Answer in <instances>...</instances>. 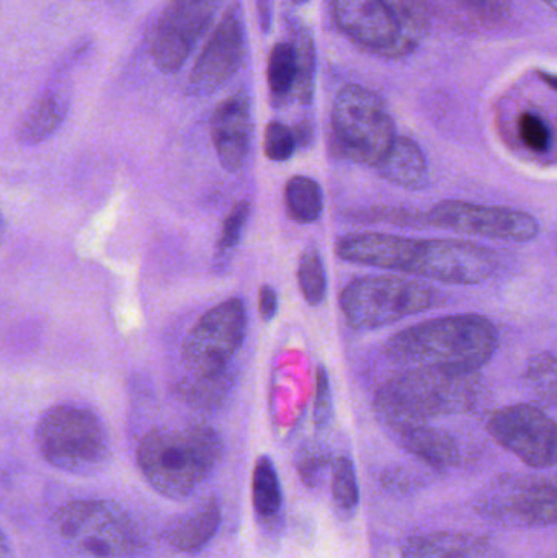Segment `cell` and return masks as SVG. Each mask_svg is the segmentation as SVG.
Listing matches in <instances>:
<instances>
[{"label":"cell","instance_id":"obj_1","mask_svg":"<svg viewBox=\"0 0 557 558\" xmlns=\"http://www.w3.org/2000/svg\"><path fill=\"white\" fill-rule=\"evenodd\" d=\"M340 260L448 284H480L499 267L486 245L453 239H409L385 232H355L337 241Z\"/></svg>","mask_w":557,"mask_h":558},{"label":"cell","instance_id":"obj_2","mask_svg":"<svg viewBox=\"0 0 557 558\" xmlns=\"http://www.w3.org/2000/svg\"><path fill=\"white\" fill-rule=\"evenodd\" d=\"M499 344L496 325L477 314L447 315L404 328L385 344L391 363L404 367L480 371Z\"/></svg>","mask_w":557,"mask_h":558},{"label":"cell","instance_id":"obj_3","mask_svg":"<svg viewBox=\"0 0 557 558\" xmlns=\"http://www.w3.org/2000/svg\"><path fill=\"white\" fill-rule=\"evenodd\" d=\"M480 392V371L408 367L378 387L375 409L379 418L396 432L438 416L471 412Z\"/></svg>","mask_w":557,"mask_h":558},{"label":"cell","instance_id":"obj_4","mask_svg":"<svg viewBox=\"0 0 557 558\" xmlns=\"http://www.w3.org/2000/svg\"><path fill=\"white\" fill-rule=\"evenodd\" d=\"M221 436L206 425L153 429L137 446L136 464L147 484L169 500H185L221 461Z\"/></svg>","mask_w":557,"mask_h":558},{"label":"cell","instance_id":"obj_5","mask_svg":"<svg viewBox=\"0 0 557 558\" xmlns=\"http://www.w3.org/2000/svg\"><path fill=\"white\" fill-rule=\"evenodd\" d=\"M432 0H332L337 28L363 51L386 59L414 52L431 32Z\"/></svg>","mask_w":557,"mask_h":558},{"label":"cell","instance_id":"obj_6","mask_svg":"<svg viewBox=\"0 0 557 558\" xmlns=\"http://www.w3.org/2000/svg\"><path fill=\"white\" fill-rule=\"evenodd\" d=\"M52 534L61 558H137L143 550L130 514L108 500H74L59 508Z\"/></svg>","mask_w":557,"mask_h":558},{"label":"cell","instance_id":"obj_7","mask_svg":"<svg viewBox=\"0 0 557 558\" xmlns=\"http://www.w3.org/2000/svg\"><path fill=\"white\" fill-rule=\"evenodd\" d=\"M35 441L41 458L65 474H97L110 458L104 423L81 405L49 409L36 425Z\"/></svg>","mask_w":557,"mask_h":558},{"label":"cell","instance_id":"obj_8","mask_svg":"<svg viewBox=\"0 0 557 558\" xmlns=\"http://www.w3.org/2000/svg\"><path fill=\"white\" fill-rule=\"evenodd\" d=\"M441 301L437 289L417 279L373 275L353 279L340 294V311L355 330H375L424 314Z\"/></svg>","mask_w":557,"mask_h":558},{"label":"cell","instance_id":"obj_9","mask_svg":"<svg viewBox=\"0 0 557 558\" xmlns=\"http://www.w3.org/2000/svg\"><path fill=\"white\" fill-rule=\"evenodd\" d=\"M337 153L360 166L376 167L396 141V124L385 101L362 85H347L332 110Z\"/></svg>","mask_w":557,"mask_h":558},{"label":"cell","instance_id":"obj_10","mask_svg":"<svg viewBox=\"0 0 557 558\" xmlns=\"http://www.w3.org/2000/svg\"><path fill=\"white\" fill-rule=\"evenodd\" d=\"M247 307L239 298L209 308L193 325L182 344V360L192 376H208L229 369L247 333Z\"/></svg>","mask_w":557,"mask_h":558},{"label":"cell","instance_id":"obj_11","mask_svg":"<svg viewBox=\"0 0 557 558\" xmlns=\"http://www.w3.org/2000/svg\"><path fill=\"white\" fill-rule=\"evenodd\" d=\"M422 226L510 242H530L540 232L538 221L522 209L476 205L460 199H448L422 211Z\"/></svg>","mask_w":557,"mask_h":558},{"label":"cell","instance_id":"obj_12","mask_svg":"<svg viewBox=\"0 0 557 558\" xmlns=\"http://www.w3.org/2000/svg\"><path fill=\"white\" fill-rule=\"evenodd\" d=\"M222 0H169L153 36L150 58L162 74H175L189 61Z\"/></svg>","mask_w":557,"mask_h":558},{"label":"cell","instance_id":"obj_13","mask_svg":"<svg viewBox=\"0 0 557 558\" xmlns=\"http://www.w3.org/2000/svg\"><path fill=\"white\" fill-rule=\"evenodd\" d=\"M487 432L502 448L530 468L555 465L556 423L545 410L530 403L504 407L491 416Z\"/></svg>","mask_w":557,"mask_h":558},{"label":"cell","instance_id":"obj_14","mask_svg":"<svg viewBox=\"0 0 557 558\" xmlns=\"http://www.w3.org/2000/svg\"><path fill=\"white\" fill-rule=\"evenodd\" d=\"M245 58V29L241 7L232 3L213 29L189 75V94L205 97L226 84Z\"/></svg>","mask_w":557,"mask_h":558},{"label":"cell","instance_id":"obj_15","mask_svg":"<svg viewBox=\"0 0 557 558\" xmlns=\"http://www.w3.org/2000/svg\"><path fill=\"white\" fill-rule=\"evenodd\" d=\"M268 87L275 101L294 97L310 101L314 85V46L306 33L293 41L277 43L268 58Z\"/></svg>","mask_w":557,"mask_h":558},{"label":"cell","instance_id":"obj_16","mask_svg":"<svg viewBox=\"0 0 557 558\" xmlns=\"http://www.w3.org/2000/svg\"><path fill=\"white\" fill-rule=\"evenodd\" d=\"M211 140L219 162L228 172L244 167L252 144L251 100L245 92H238L218 105L211 117Z\"/></svg>","mask_w":557,"mask_h":558},{"label":"cell","instance_id":"obj_17","mask_svg":"<svg viewBox=\"0 0 557 558\" xmlns=\"http://www.w3.org/2000/svg\"><path fill=\"white\" fill-rule=\"evenodd\" d=\"M494 495L489 510L497 517L512 518L529 526H553L556 523V485L552 481H517L502 485Z\"/></svg>","mask_w":557,"mask_h":558},{"label":"cell","instance_id":"obj_18","mask_svg":"<svg viewBox=\"0 0 557 558\" xmlns=\"http://www.w3.org/2000/svg\"><path fill=\"white\" fill-rule=\"evenodd\" d=\"M71 64L62 65L56 77L49 82L41 95L36 98L19 126V143L36 146L52 136L68 117L71 108L72 88L69 84Z\"/></svg>","mask_w":557,"mask_h":558},{"label":"cell","instance_id":"obj_19","mask_svg":"<svg viewBox=\"0 0 557 558\" xmlns=\"http://www.w3.org/2000/svg\"><path fill=\"white\" fill-rule=\"evenodd\" d=\"M444 19L464 33H489L506 25L513 0H434Z\"/></svg>","mask_w":557,"mask_h":558},{"label":"cell","instance_id":"obj_20","mask_svg":"<svg viewBox=\"0 0 557 558\" xmlns=\"http://www.w3.org/2000/svg\"><path fill=\"white\" fill-rule=\"evenodd\" d=\"M401 558H504L486 537L464 533H434L412 539Z\"/></svg>","mask_w":557,"mask_h":558},{"label":"cell","instance_id":"obj_21","mask_svg":"<svg viewBox=\"0 0 557 558\" xmlns=\"http://www.w3.org/2000/svg\"><path fill=\"white\" fill-rule=\"evenodd\" d=\"M219 524H221V508L215 498H209L192 513L173 520L164 531V539L180 553H196L215 537Z\"/></svg>","mask_w":557,"mask_h":558},{"label":"cell","instance_id":"obj_22","mask_svg":"<svg viewBox=\"0 0 557 558\" xmlns=\"http://www.w3.org/2000/svg\"><path fill=\"white\" fill-rule=\"evenodd\" d=\"M379 175L405 190H424L428 185V163L415 141L396 137L391 149L376 166Z\"/></svg>","mask_w":557,"mask_h":558},{"label":"cell","instance_id":"obj_23","mask_svg":"<svg viewBox=\"0 0 557 558\" xmlns=\"http://www.w3.org/2000/svg\"><path fill=\"white\" fill-rule=\"evenodd\" d=\"M396 433H398L399 441L404 446L405 451L411 452L421 461L427 462L432 468L448 469L460 462V448H458L457 439L445 429L421 423V425L396 429Z\"/></svg>","mask_w":557,"mask_h":558},{"label":"cell","instance_id":"obj_24","mask_svg":"<svg viewBox=\"0 0 557 558\" xmlns=\"http://www.w3.org/2000/svg\"><path fill=\"white\" fill-rule=\"evenodd\" d=\"M231 387L232 374L226 369L208 376H190V379L180 384L177 393L193 409L215 410L226 402Z\"/></svg>","mask_w":557,"mask_h":558},{"label":"cell","instance_id":"obj_25","mask_svg":"<svg viewBox=\"0 0 557 558\" xmlns=\"http://www.w3.org/2000/svg\"><path fill=\"white\" fill-rule=\"evenodd\" d=\"M284 205L294 221L313 225L323 216V189L311 177L294 175L284 186Z\"/></svg>","mask_w":557,"mask_h":558},{"label":"cell","instance_id":"obj_26","mask_svg":"<svg viewBox=\"0 0 557 558\" xmlns=\"http://www.w3.org/2000/svg\"><path fill=\"white\" fill-rule=\"evenodd\" d=\"M281 485L274 461L262 456L254 469V507L262 518L277 517L281 508Z\"/></svg>","mask_w":557,"mask_h":558},{"label":"cell","instance_id":"obj_27","mask_svg":"<svg viewBox=\"0 0 557 558\" xmlns=\"http://www.w3.org/2000/svg\"><path fill=\"white\" fill-rule=\"evenodd\" d=\"M298 282L304 301L310 305H320L326 301L327 274L323 257L317 248L311 247L301 255L298 267Z\"/></svg>","mask_w":557,"mask_h":558},{"label":"cell","instance_id":"obj_28","mask_svg":"<svg viewBox=\"0 0 557 558\" xmlns=\"http://www.w3.org/2000/svg\"><path fill=\"white\" fill-rule=\"evenodd\" d=\"M332 492L337 504L342 508H355L360 501L359 482H356L355 465L346 456H340L334 462Z\"/></svg>","mask_w":557,"mask_h":558},{"label":"cell","instance_id":"obj_29","mask_svg":"<svg viewBox=\"0 0 557 558\" xmlns=\"http://www.w3.org/2000/svg\"><path fill=\"white\" fill-rule=\"evenodd\" d=\"M520 141L532 153L546 154L552 149L553 133L549 124L542 114L535 111H523L519 118Z\"/></svg>","mask_w":557,"mask_h":558},{"label":"cell","instance_id":"obj_30","mask_svg":"<svg viewBox=\"0 0 557 558\" xmlns=\"http://www.w3.org/2000/svg\"><path fill=\"white\" fill-rule=\"evenodd\" d=\"M526 377L533 389L542 396V399L548 400L555 405L556 400V360L555 354L542 353L532 357Z\"/></svg>","mask_w":557,"mask_h":558},{"label":"cell","instance_id":"obj_31","mask_svg":"<svg viewBox=\"0 0 557 558\" xmlns=\"http://www.w3.org/2000/svg\"><path fill=\"white\" fill-rule=\"evenodd\" d=\"M296 146L294 131L278 121L268 124L264 137V150L267 159L274 160V162H287L293 157Z\"/></svg>","mask_w":557,"mask_h":558},{"label":"cell","instance_id":"obj_32","mask_svg":"<svg viewBox=\"0 0 557 558\" xmlns=\"http://www.w3.org/2000/svg\"><path fill=\"white\" fill-rule=\"evenodd\" d=\"M252 205L249 202H239L234 208L229 211L228 218L222 222L221 235L218 241V252L221 255L234 251L241 242L245 226L251 218Z\"/></svg>","mask_w":557,"mask_h":558},{"label":"cell","instance_id":"obj_33","mask_svg":"<svg viewBox=\"0 0 557 558\" xmlns=\"http://www.w3.org/2000/svg\"><path fill=\"white\" fill-rule=\"evenodd\" d=\"M332 418V389H330L329 374L326 367H317L316 399H314V422L316 425L326 426Z\"/></svg>","mask_w":557,"mask_h":558},{"label":"cell","instance_id":"obj_34","mask_svg":"<svg viewBox=\"0 0 557 558\" xmlns=\"http://www.w3.org/2000/svg\"><path fill=\"white\" fill-rule=\"evenodd\" d=\"M326 465L327 454L317 446H307L301 451L300 459H298V471L307 485L316 484Z\"/></svg>","mask_w":557,"mask_h":558},{"label":"cell","instance_id":"obj_35","mask_svg":"<svg viewBox=\"0 0 557 558\" xmlns=\"http://www.w3.org/2000/svg\"><path fill=\"white\" fill-rule=\"evenodd\" d=\"M258 312L265 322L274 320L278 312V294L270 284L262 286L258 291Z\"/></svg>","mask_w":557,"mask_h":558},{"label":"cell","instance_id":"obj_36","mask_svg":"<svg viewBox=\"0 0 557 558\" xmlns=\"http://www.w3.org/2000/svg\"><path fill=\"white\" fill-rule=\"evenodd\" d=\"M255 3H257L262 32L267 35L274 25V0H255Z\"/></svg>","mask_w":557,"mask_h":558},{"label":"cell","instance_id":"obj_37","mask_svg":"<svg viewBox=\"0 0 557 558\" xmlns=\"http://www.w3.org/2000/svg\"><path fill=\"white\" fill-rule=\"evenodd\" d=\"M0 558H10L9 543H7L5 536H3L2 531H0Z\"/></svg>","mask_w":557,"mask_h":558},{"label":"cell","instance_id":"obj_38","mask_svg":"<svg viewBox=\"0 0 557 558\" xmlns=\"http://www.w3.org/2000/svg\"><path fill=\"white\" fill-rule=\"evenodd\" d=\"M543 2L548 3V5L552 7V10L557 9V0H543Z\"/></svg>","mask_w":557,"mask_h":558},{"label":"cell","instance_id":"obj_39","mask_svg":"<svg viewBox=\"0 0 557 558\" xmlns=\"http://www.w3.org/2000/svg\"><path fill=\"white\" fill-rule=\"evenodd\" d=\"M3 234V216L2 213H0V239H2Z\"/></svg>","mask_w":557,"mask_h":558},{"label":"cell","instance_id":"obj_40","mask_svg":"<svg viewBox=\"0 0 557 558\" xmlns=\"http://www.w3.org/2000/svg\"><path fill=\"white\" fill-rule=\"evenodd\" d=\"M291 2L296 3V5H304V3L310 2V0H291Z\"/></svg>","mask_w":557,"mask_h":558}]
</instances>
